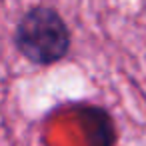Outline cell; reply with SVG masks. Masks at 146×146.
Instances as JSON below:
<instances>
[{"mask_svg":"<svg viewBox=\"0 0 146 146\" xmlns=\"http://www.w3.org/2000/svg\"><path fill=\"white\" fill-rule=\"evenodd\" d=\"M12 40L16 50L36 66L60 62L72 46V34L62 14L44 4L32 6L20 16Z\"/></svg>","mask_w":146,"mask_h":146,"instance_id":"1","label":"cell"}]
</instances>
